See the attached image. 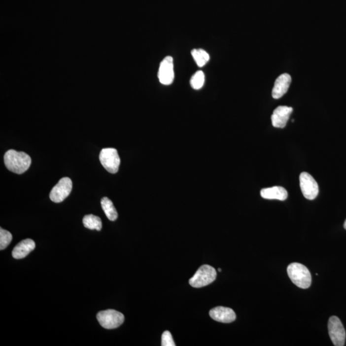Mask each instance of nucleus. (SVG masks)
Segmentation results:
<instances>
[{"instance_id": "obj_1", "label": "nucleus", "mask_w": 346, "mask_h": 346, "mask_svg": "<svg viewBox=\"0 0 346 346\" xmlns=\"http://www.w3.org/2000/svg\"><path fill=\"white\" fill-rule=\"evenodd\" d=\"M4 162L8 170L21 174L29 170L32 160L29 155L23 151L10 149L4 155Z\"/></svg>"}, {"instance_id": "obj_2", "label": "nucleus", "mask_w": 346, "mask_h": 346, "mask_svg": "<svg viewBox=\"0 0 346 346\" xmlns=\"http://www.w3.org/2000/svg\"><path fill=\"white\" fill-rule=\"evenodd\" d=\"M288 277L297 287L303 289L311 287V276L309 269L300 263H292L287 268Z\"/></svg>"}, {"instance_id": "obj_3", "label": "nucleus", "mask_w": 346, "mask_h": 346, "mask_svg": "<svg viewBox=\"0 0 346 346\" xmlns=\"http://www.w3.org/2000/svg\"><path fill=\"white\" fill-rule=\"evenodd\" d=\"M217 273L212 267L204 265L200 267L195 275L190 279V285L194 288L204 287L212 283L216 278Z\"/></svg>"}, {"instance_id": "obj_4", "label": "nucleus", "mask_w": 346, "mask_h": 346, "mask_svg": "<svg viewBox=\"0 0 346 346\" xmlns=\"http://www.w3.org/2000/svg\"><path fill=\"white\" fill-rule=\"evenodd\" d=\"M97 319L100 325L110 330L120 326L125 320V316L115 310H106L97 314Z\"/></svg>"}, {"instance_id": "obj_5", "label": "nucleus", "mask_w": 346, "mask_h": 346, "mask_svg": "<svg viewBox=\"0 0 346 346\" xmlns=\"http://www.w3.org/2000/svg\"><path fill=\"white\" fill-rule=\"evenodd\" d=\"M102 165L108 172L115 174L119 170L121 160L117 149L109 147L102 149L100 153Z\"/></svg>"}, {"instance_id": "obj_6", "label": "nucleus", "mask_w": 346, "mask_h": 346, "mask_svg": "<svg viewBox=\"0 0 346 346\" xmlns=\"http://www.w3.org/2000/svg\"><path fill=\"white\" fill-rule=\"evenodd\" d=\"M329 335L333 345L344 346L345 345L346 331L341 320L336 316H332L328 320Z\"/></svg>"}, {"instance_id": "obj_7", "label": "nucleus", "mask_w": 346, "mask_h": 346, "mask_svg": "<svg viewBox=\"0 0 346 346\" xmlns=\"http://www.w3.org/2000/svg\"><path fill=\"white\" fill-rule=\"evenodd\" d=\"M301 192L307 200H313L319 194V185L309 173L303 172L300 176Z\"/></svg>"}, {"instance_id": "obj_8", "label": "nucleus", "mask_w": 346, "mask_h": 346, "mask_svg": "<svg viewBox=\"0 0 346 346\" xmlns=\"http://www.w3.org/2000/svg\"><path fill=\"white\" fill-rule=\"evenodd\" d=\"M72 187L71 179L68 177L61 178L51 190L50 194V200L55 203L63 202L69 195Z\"/></svg>"}, {"instance_id": "obj_9", "label": "nucleus", "mask_w": 346, "mask_h": 346, "mask_svg": "<svg viewBox=\"0 0 346 346\" xmlns=\"http://www.w3.org/2000/svg\"><path fill=\"white\" fill-rule=\"evenodd\" d=\"M158 76H159L160 82L162 84L168 85L172 84L173 82L174 73L173 59L172 57H166L161 62Z\"/></svg>"}, {"instance_id": "obj_10", "label": "nucleus", "mask_w": 346, "mask_h": 346, "mask_svg": "<svg viewBox=\"0 0 346 346\" xmlns=\"http://www.w3.org/2000/svg\"><path fill=\"white\" fill-rule=\"evenodd\" d=\"M293 108L287 106H279L275 109L271 115L273 127L283 128L285 127Z\"/></svg>"}, {"instance_id": "obj_11", "label": "nucleus", "mask_w": 346, "mask_h": 346, "mask_svg": "<svg viewBox=\"0 0 346 346\" xmlns=\"http://www.w3.org/2000/svg\"><path fill=\"white\" fill-rule=\"evenodd\" d=\"M211 319L223 323H230L236 319V313L230 308L217 307L210 311Z\"/></svg>"}, {"instance_id": "obj_12", "label": "nucleus", "mask_w": 346, "mask_h": 346, "mask_svg": "<svg viewBox=\"0 0 346 346\" xmlns=\"http://www.w3.org/2000/svg\"><path fill=\"white\" fill-rule=\"evenodd\" d=\"M292 79L290 74L284 73L277 77L273 87L272 95L275 99H279L287 93Z\"/></svg>"}, {"instance_id": "obj_13", "label": "nucleus", "mask_w": 346, "mask_h": 346, "mask_svg": "<svg viewBox=\"0 0 346 346\" xmlns=\"http://www.w3.org/2000/svg\"><path fill=\"white\" fill-rule=\"evenodd\" d=\"M35 247V243L32 239H27L21 241L12 251V256L16 259L26 257Z\"/></svg>"}, {"instance_id": "obj_14", "label": "nucleus", "mask_w": 346, "mask_h": 346, "mask_svg": "<svg viewBox=\"0 0 346 346\" xmlns=\"http://www.w3.org/2000/svg\"><path fill=\"white\" fill-rule=\"evenodd\" d=\"M260 195L266 200L285 201L288 197V192L283 187L279 186L266 188L260 191Z\"/></svg>"}, {"instance_id": "obj_15", "label": "nucleus", "mask_w": 346, "mask_h": 346, "mask_svg": "<svg viewBox=\"0 0 346 346\" xmlns=\"http://www.w3.org/2000/svg\"><path fill=\"white\" fill-rule=\"evenodd\" d=\"M101 205L103 210H104L106 216L110 221H114L117 219L118 214L115 209L112 201L108 198H103L101 201Z\"/></svg>"}, {"instance_id": "obj_16", "label": "nucleus", "mask_w": 346, "mask_h": 346, "mask_svg": "<svg viewBox=\"0 0 346 346\" xmlns=\"http://www.w3.org/2000/svg\"><path fill=\"white\" fill-rule=\"evenodd\" d=\"M83 223L85 228L90 230L100 231L102 228V220L99 217L93 214L85 215Z\"/></svg>"}, {"instance_id": "obj_17", "label": "nucleus", "mask_w": 346, "mask_h": 346, "mask_svg": "<svg viewBox=\"0 0 346 346\" xmlns=\"http://www.w3.org/2000/svg\"><path fill=\"white\" fill-rule=\"evenodd\" d=\"M191 54L194 61L200 68L204 67L210 60L208 53L202 49H194L191 51Z\"/></svg>"}, {"instance_id": "obj_18", "label": "nucleus", "mask_w": 346, "mask_h": 346, "mask_svg": "<svg viewBox=\"0 0 346 346\" xmlns=\"http://www.w3.org/2000/svg\"><path fill=\"white\" fill-rule=\"evenodd\" d=\"M190 83L192 88L194 89L198 90L202 88L205 83L204 72L202 70H198L192 76Z\"/></svg>"}, {"instance_id": "obj_19", "label": "nucleus", "mask_w": 346, "mask_h": 346, "mask_svg": "<svg viewBox=\"0 0 346 346\" xmlns=\"http://www.w3.org/2000/svg\"><path fill=\"white\" fill-rule=\"evenodd\" d=\"M12 240V236L8 231L0 228V249H5Z\"/></svg>"}, {"instance_id": "obj_20", "label": "nucleus", "mask_w": 346, "mask_h": 346, "mask_svg": "<svg viewBox=\"0 0 346 346\" xmlns=\"http://www.w3.org/2000/svg\"><path fill=\"white\" fill-rule=\"evenodd\" d=\"M162 346H175L174 341L171 333L169 331H166L162 335Z\"/></svg>"}, {"instance_id": "obj_21", "label": "nucleus", "mask_w": 346, "mask_h": 346, "mask_svg": "<svg viewBox=\"0 0 346 346\" xmlns=\"http://www.w3.org/2000/svg\"><path fill=\"white\" fill-rule=\"evenodd\" d=\"M344 227H345V229L346 230V220L345 221V224H344Z\"/></svg>"}, {"instance_id": "obj_22", "label": "nucleus", "mask_w": 346, "mask_h": 346, "mask_svg": "<svg viewBox=\"0 0 346 346\" xmlns=\"http://www.w3.org/2000/svg\"><path fill=\"white\" fill-rule=\"evenodd\" d=\"M218 271H219V272H221V269H218Z\"/></svg>"}]
</instances>
